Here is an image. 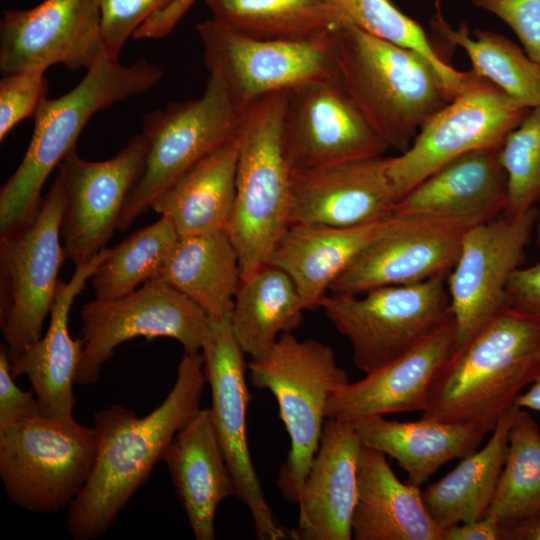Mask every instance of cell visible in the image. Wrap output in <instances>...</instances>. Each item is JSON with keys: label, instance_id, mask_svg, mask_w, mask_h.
Instances as JSON below:
<instances>
[{"label": "cell", "instance_id": "cell-1", "mask_svg": "<svg viewBox=\"0 0 540 540\" xmlns=\"http://www.w3.org/2000/svg\"><path fill=\"white\" fill-rule=\"evenodd\" d=\"M206 383L201 352L184 353L173 388L151 413L138 417L121 404L95 413L93 468L66 517L72 539L91 540L109 529L163 461L178 431L200 410Z\"/></svg>", "mask_w": 540, "mask_h": 540}, {"label": "cell", "instance_id": "cell-2", "mask_svg": "<svg viewBox=\"0 0 540 540\" xmlns=\"http://www.w3.org/2000/svg\"><path fill=\"white\" fill-rule=\"evenodd\" d=\"M539 367L540 319L505 307L453 352L433 382L421 418L488 434Z\"/></svg>", "mask_w": 540, "mask_h": 540}, {"label": "cell", "instance_id": "cell-3", "mask_svg": "<svg viewBox=\"0 0 540 540\" xmlns=\"http://www.w3.org/2000/svg\"><path fill=\"white\" fill-rule=\"evenodd\" d=\"M164 77L162 69L140 59L123 65L107 54L69 92L45 99L34 114L26 153L0 191V236L29 224L42 201L48 176L67 154L89 119L118 102L148 92Z\"/></svg>", "mask_w": 540, "mask_h": 540}, {"label": "cell", "instance_id": "cell-4", "mask_svg": "<svg viewBox=\"0 0 540 540\" xmlns=\"http://www.w3.org/2000/svg\"><path fill=\"white\" fill-rule=\"evenodd\" d=\"M334 52L345 90L371 128L400 153L452 99L438 72L420 53L352 24L335 34Z\"/></svg>", "mask_w": 540, "mask_h": 540}, {"label": "cell", "instance_id": "cell-5", "mask_svg": "<svg viewBox=\"0 0 540 540\" xmlns=\"http://www.w3.org/2000/svg\"><path fill=\"white\" fill-rule=\"evenodd\" d=\"M287 90L249 105L240 127L236 196L226 228L246 280L269 264L291 224V168L282 142Z\"/></svg>", "mask_w": 540, "mask_h": 540}, {"label": "cell", "instance_id": "cell-6", "mask_svg": "<svg viewBox=\"0 0 540 540\" xmlns=\"http://www.w3.org/2000/svg\"><path fill=\"white\" fill-rule=\"evenodd\" d=\"M249 380L275 397L279 417L290 438V450L277 478L283 498L298 504L311 463L319 448L329 397L349 383L334 350L315 339L280 335L272 348L247 363Z\"/></svg>", "mask_w": 540, "mask_h": 540}, {"label": "cell", "instance_id": "cell-7", "mask_svg": "<svg viewBox=\"0 0 540 540\" xmlns=\"http://www.w3.org/2000/svg\"><path fill=\"white\" fill-rule=\"evenodd\" d=\"M94 429L76 420L24 417L0 428V477L8 498L31 513L69 507L94 464Z\"/></svg>", "mask_w": 540, "mask_h": 540}, {"label": "cell", "instance_id": "cell-8", "mask_svg": "<svg viewBox=\"0 0 540 540\" xmlns=\"http://www.w3.org/2000/svg\"><path fill=\"white\" fill-rule=\"evenodd\" d=\"M67 205L58 172L34 219L0 237V328L10 361L42 337L67 259L61 224Z\"/></svg>", "mask_w": 540, "mask_h": 540}, {"label": "cell", "instance_id": "cell-9", "mask_svg": "<svg viewBox=\"0 0 540 540\" xmlns=\"http://www.w3.org/2000/svg\"><path fill=\"white\" fill-rule=\"evenodd\" d=\"M447 276L360 294L327 295L324 314L352 348L365 374L403 355L452 316Z\"/></svg>", "mask_w": 540, "mask_h": 540}, {"label": "cell", "instance_id": "cell-10", "mask_svg": "<svg viewBox=\"0 0 540 540\" xmlns=\"http://www.w3.org/2000/svg\"><path fill=\"white\" fill-rule=\"evenodd\" d=\"M245 110L223 82L209 74L199 98L170 102L145 114L146 160L125 202L118 230L128 228L181 174L237 134Z\"/></svg>", "mask_w": 540, "mask_h": 540}, {"label": "cell", "instance_id": "cell-11", "mask_svg": "<svg viewBox=\"0 0 540 540\" xmlns=\"http://www.w3.org/2000/svg\"><path fill=\"white\" fill-rule=\"evenodd\" d=\"M531 108L472 70L464 87L420 128L411 146L390 157L399 200L450 160L481 149H500Z\"/></svg>", "mask_w": 540, "mask_h": 540}, {"label": "cell", "instance_id": "cell-12", "mask_svg": "<svg viewBox=\"0 0 540 540\" xmlns=\"http://www.w3.org/2000/svg\"><path fill=\"white\" fill-rule=\"evenodd\" d=\"M84 343L75 383L94 385L102 366L122 343L136 337H168L184 353H200L209 316L194 302L159 279L112 299L86 303L80 313Z\"/></svg>", "mask_w": 540, "mask_h": 540}, {"label": "cell", "instance_id": "cell-13", "mask_svg": "<svg viewBox=\"0 0 540 540\" xmlns=\"http://www.w3.org/2000/svg\"><path fill=\"white\" fill-rule=\"evenodd\" d=\"M204 64L243 109L263 96L307 82L339 77L334 35L312 41L244 36L214 18L197 24Z\"/></svg>", "mask_w": 540, "mask_h": 540}, {"label": "cell", "instance_id": "cell-14", "mask_svg": "<svg viewBox=\"0 0 540 540\" xmlns=\"http://www.w3.org/2000/svg\"><path fill=\"white\" fill-rule=\"evenodd\" d=\"M204 374L211 390V418L236 487V497L248 507L260 540L291 537L265 498L247 439V409L252 395L246 383L247 363L233 335L230 314L209 317L201 349Z\"/></svg>", "mask_w": 540, "mask_h": 540}, {"label": "cell", "instance_id": "cell-15", "mask_svg": "<svg viewBox=\"0 0 540 540\" xmlns=\"http://www.w3.org/2000/svg\"><path fill=\"white\" fill-rule=\"evenodd\" d=\"M538 209L504 216L466 230L446 283L455 324V351L467 344L502 309L506 287L525 258Z\"/></svg>", "mask_w": 540, "mask_h": 540}, {"label": "cell", "instance_id": "cell-16", "mask_svg": "<svg viewBox=\"0 0 540 540\" xmlns=\"http://www.w3.org/2000/svg\"><path fill=\"white\" fill-rule=\"evenodd\" d=\"M105 55L99 0H44L30 9L3 12V76L45 74L55 64L87 71Z\"/></svg>", "mask_w": 540, "mask_h": 540}, {"label": "cell", "instance_id": "cell-17", "mask_svg": "<svg viewBox=\"0 0 540 540\" xmlns=\"http://www.w3.org/2000/svg\"><path fill=\"white\" fill-rule=\"evenodd\" d=\"M148 140L141 133L115 156L103 161L81 158L76 148L58 166L67 193L61 238L75 267L91 261L115 230L125 202L146 160Z\"/></svg>", "mask_w": 540, "mask_h": 540}, {"label": "cell", "instance_id": "cell-18", "mask_svg": "<svg viewBox=\"0 0 540 540\" xmlns=\"http://www.w3.org/2000/svg\"><path fill=\"white\" fill-rule=\"evenodd\" d=\"M282 142L291 170L381 156L389 148L339 77L287 90Z\"/></svg>", "mask_w": 540, "mask_h": 540}, {"label": "cell", "instance_id": "cell-19", "mask_svg": "<svg viewBox=\"0 0 540 540\" xmlns=\"http://www.w3.org/2000/svg\"><path fill=\"white\" fill-rule=\"evenodd\" d=\"M389 163L381 155L292 169L291 224L352 227L392 217L399 197Z\"/></svg>", "mask_w": 540, "mask_h": 540}, {"label": "cell", "instance_id": "cell-20", "mask_svg": "<svg viewBox=\"0 0 540 540\" xmlns=\"http://www.w3.org/2000/svg\"><path fill=\"white\" fill-rule=\"evenodd\" d=\"M465 231L427 220L391 217L386 228L332 283L334 294L448 276Z\"/></svg>", "mask_w": 540, "mask_h": 540}, {"label": "cell", "instance_id": "cell-21", "mask_svg": "<svg viewBox=\"0 0 540 540\" xmlns=\"http://www.w3.org/2000/svg\"><path fill=\"white\" fill-rule=\"evenodd\" d=\"M507 202V174L499 149H481L450 160L426 177L397 202L392 217L466 231L498 218Z\"/></svg>", "mask_w": 540, "mask_h": 540}, {"label": "cell", "instance_id": "cell-22", "mask_svg": "<svg viewBox=\"0 0 540 540\" xmlns=\"http://www.w3.org/2000/svg\"><path fill=\"white\" fill-rule=\"evenodd\" d=\"M455 344L451 316L403 355L333 392L326 418L354 423L392 413L425 411L433 382L455 351Z\"/></svg>", "mask_w": 540, "mask_h": 540}, {"label": "cell", "instance_id": "cell-23", "mask_svg": "<svg viewBox=\"0 0 540 540\" xmlns=\"http://www.w3.org/2000/svg\"><path fill=\"white\" fill-rule=\"evenodd\" d=\"M361 447L352 423L326 418L298 502L299 520L297 528L291 530L293 539H352Z\"/></svg>", "mask_w": 540, "mask_h": 540}, {"label": "cell", "instance_id": "cell-24", "mask_svg": "<svg viewBox=\"0 0 540 540\" xmlns=\"http://www.w3.org/2000/svg\"><path fill=\"white\" fill-rule=\"evenodd\" d=\"M109 252L106 247L88 263L75 267L68 282L60 280L46 333L10 361L12 376L28 378L46 417L75 420L73 384L84 343L81 337L73 339L69 333V312L74 299Z\"/></svg>", "mask_w": 540, "mask_h": 540}, {"label": "cell", "instance_id": "cell-25", "mask_svg": "<svg viewBox=\"0 0 540 540\" xmlns=\"http://www.w3.org/2000/svg\"><path fill=\"white\" fill-rule=\"evenodd\" d=\"M163 461L195 539L214 540L217 508L225 499L236 497V487L210 408H200L178 431Z\"/></svg>", "mask_w": 540, "mask_h": 540}, {"label": "cell", "instance_id": "cell-26", "mask_svg": "<svg viewBox=\"0 0 540 540\" xmlns=\"http://www.w3.org/2000/svg\"><path fill=\"white\" fill-rule=\"evenodd\" d=\"M386 455L362 445L351 530L355 540H442L420 487L401 482Z\"/></svg>", "mask_w": 540, "mask_h": 540}, {"label": "cell", "instance_id": "cell-27", "mask_svg": "<svg viewBox=\"0 0 540 540\" xmlns=\"http://www.w3.org/2000/svg\"><path fill=\"white\" fill-rule=\"evenodd\" d=\"M390 218L352 227L292 223L269 264L290 277L306 310L320 308L332 283L382 233Z\"/></svg>", "mask_w": 540, "mask_h": 540}, {"label": "cell", "instance_id": "cell-28", "mask_svg": "<svg viewBox=\"0 0 540 540\" xmlns=\"http://www.w3.org/2000/svg\"><path fill=\"white\" fill-rule=\"evenodd\" d=\"M239 149L240 129L181 174L150 208L169 218L180 237L226 231L236 196Z\"/></svg>", "mask_w": 540, "mask_h": 540}, {"label": "cell", "instance_id": "cell-29", "mask_svg": "<svg viewBox=\"0 0 540 540\" xmlns=\"http://www.w3.org/2000/svg\"><path fill=\"white\" fill-rule=\"evenodd\" d=\"M352 424L362 445L395 459L407 482L418 487L445 463L477 450L486 436L474 426L422 418L400 422L376 416Z\"/></svg>", "mask_w": 540, "mask_h": 540}, {"label": "cell", "instance_id": "cell-30", "mask_svg": "<svg viewBox=\"0 0 540 540\" xmlns=\"http://www.w3.org/2000/svg\"><path fill=\"white\" fill-rule=\"evenodd\" d=\"M209 317L231 313L241 284L238 253L226 231L179 237L157 278Z\"/></svg>", "mask_w": 540, "mask_h": 540}, {"label": "cell", "instance_id": "cell-31", "mask_svg": "<svg viewBox=\"0 0 540 540\" xmlns=\"http://www.w3.org/2000/svg\"><path fill=\"white\" fill-rule=\"evenodd\" d=\"M515 405L498 420L487 444L463 457L439 481L422 491L423 502L442 528L478 520L486 516L502 472Z\"/></svg>", "mask_w": 540, "mask_h": 540}, {"label": "cell", "instance_id": "cell-32", "mask_svg": "<svg viewBox=\"0 0 540 540\" xmlns=\"http://www.w3.org/2000/svg\"><path fill=\"white\" fill-rule=\"evenodd\" d=\"M304 311L290 277L267 264L241 281L230 313L233 335L245 355L261 357L281 334L300 326Z\"/></svg>", "mask_w": 540, "mask_h": 540}, {"label": "cell", "instance_id": "cell-33", "mask_svg": "<svg viewBox=\"0 0 540 540\" xmlns=\"http://www.w3.org/2000/svg\"><path fill=\"white\" fill-rule=\"evenodd\" d=\"M211 17L251 38L312 41L349 24L333 0H204Z\"/></svg>", "mask_w": 540, "mask_h": 540}, {"label": "cell", "instance_id": "cell-34", "mask_svg": "<svg viewBox=\"0 0 540 540\" xmlns=\"http://www.w3.org/2000/svg\"><path fill=\"white\" fill-rule=\"evenodd\" d=\"M435 8L436 12L430 20L434 34L442 43L462 48L470 59L474 73L529 108L540 105L538 63L502 34L476 29L471 37L464 21L454 29L443 16L441 0H435Z\"/></svg>", "mask_w": 540, "mask_h": 540}, {"label": "cell", "instance_id": "cell-35", "mask_svg": "<svg viewBox=\"0 0 540 540\" xmlns=\"http://www.w3.org/2000/svg\"><path fill=\"white\" fill-rule=\"evenodd\" d=\"M540 513V429L519 408L511 425L505 463L486 515L504 529Z\"/></svg>", "mask_w": 540, "mask_h": 540}, {"label": "cell", "instance_id": "cell-36", "mask_svg": "<svg viewBox=\"0 0 540 540\" xmlns=\"http://www.w3.org/2000/svg\"><path fill=\"white\" fill-rule=\"evenodd\" d=\"M179 237L170 219L161 216L110 248L91 277L95 297H121L157 278Z\"/></svg>", "mask_w": 540, "mask_h": 540}, {"label": "cell", "instance_id": "cell-37", "mask_svg": "<svg viewBox=\"0 0 540 540\" xmlns=\"http://www.w3.org/2000/svg\"><path fill=\"white\" fill-rule=\"evenodd\" d=\"M347 22L425 57L438 72L451 98L464 87L468 71L451 66L434 46L422 26L399 10L390 0H333Z\"/></svg>", "mask_w": 540, "mask_h": 540}, {"label": "cell", "instance_id": "cell-38", "mask_svg": "<svg viewBox=\"0 0 540 540\" xmlns=\"http://www.w3.org/2000/svg\"><path fill=\"white\" fill-rule=\"evenodd\" d=\"M499 156L508 183V202L502 216L514 219L540 198V105L531 108L508 135Z\"/></svg>", "mask_w": 540, "mask_h": 540}, {"label": "cell", "instance_id": "cell-39", "mask_svg": "<svg viewBox=\"0 0 540 540\" xmlns=\"http://www.w3.org/2000/svg\"><path fill=\"white\" fill-rule=\"evenodd\" d=\"M172 0H99L106 54L119 58L129 37Z\"/></svg>", "mask_w": 540, "mask_h": 540}, {"label": "cell", "instance_id": "cell-40", "mask_svg": "<svg viewBox=\"0 0 540 540\" xmlns=\"http://www.w3.org/2000/svg\"><path fill=\"white\" fill-rule=\"evenodd\" d=\"M45 74L5 75L0 80V140L25 118L33 117L46 99Z\"/></svg>", "mask_w": 540, "mask_h": 540}, {"label": "cell", "instance_id": "cell-41", "mask_svg": "<svg viewBox=\"0 0 540 540\" xmlns=\"http://www.w3.org/2000/svg\"><path fill=\"white\" fill-rule=\"evenodd\" d=\"M493 13L516 34L525 53L540 65V0H472Z\"/></svg>", "mask_w": 540, "mask_h": 540}, {"label": "cell", "instance_id": "cell-42", "mask_svg": "<svg viewBox=\"0 0 540 540\" xmlns=\"http://www.w3.org/2000/svg\"><path fill=\"white\" fill-rule=\"evenodd\" d=\"M43 415L33 389L22 391L14 382L5 344L0 345V428L31 416Z\"/></svg>", "mask_w": 540, "mask_h": 540}, {"label": "cell", "instance_id": "cell-43", "mask_svg": "<svg viewBox=\"0 0 540 540\" xmlns=\"http://www.w3.org/2000/svg\"><path fill=\"white\" fill-rule=\"evenodd\" d=\"M505 307L540 319V261L513 272L506 287Z\"/></svg>", "mask_w": 540, "mask_h": 540}, {"label": "cell", "instance_id": "cell-44", "mask_svg": "<svg viewBox=\"0 0 540 540\" xmlns=\"http://www.w3.org/2000/svg\"><path fill=\"white\" fill-rule=\"evenodd\" d=\"M442 540H502V528L496 520L486 515L444 529Z\"/></svg>", "mask_w": 540, "mask_h": 540}, {"label": "cell", "instance_id": "cell-45", "mask_svg": "<svg viewBox=\"0 0 540 540\" xmlns=\"http://www.w3.org/2000/svg\"><path fill=\"white\" fill-rule=\"evenodd\" d=\"M502 540H540V513L502 531Z\"/></svg>", "mask_w": 540, "mask_h": 540}, {"label": "cell", "instance_id": "cell-46", "mask_svg": "<svg viewBox=\"0 0 540 540\" xmlns=\"http://www.w3.org/2000/svg\"><path fill=\"white\" fill-rule=\"evenodd\" d=\"M518 408L531 409L540 412V367L534 381L527 391L522 392L516 399Z\"/></svg>", "mask_w": 540, "mask_h": 540}, {"label": "cell", "instance_id": "cell-47", "mask_svg": "<svg viewBox=\"0 0 540 540\" xmlns=\"http://www.w3.org/2000/svg\"><path fill=\"white\" fill-rule=\"evenodd\" d=\"M195 0H172L167 4V10L176 17L183 18Z\"/></svg>", "mask_w": 540, "mask_h": 540}, {"label": "cell", "instance_id": "cell-48", "mask_svg": "<svg viewBox=\"0 0 540 540\" xmlns=\"http://www.w3.org/2000/svg\"><path fill=\"white\" fill-rule=\"evenodd\" d=\"M534 230L536 233L537 243L540 247V210H538V214H537L535 225H534Z\"/></svg>", "mask_w": 540, "mask_h": 540}]
</instances>
